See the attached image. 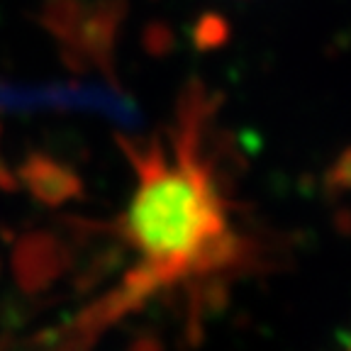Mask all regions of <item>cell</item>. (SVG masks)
<instances>
[{
	"mask_svg": "<svg viewBox=\"0 0 351 351\" xmlns=\"http://www.w3.org/2000/svg\"><path fill=\"white\" fill-rule=\"evenodd\" d=\"M125 234L154 274H193L230 252V219L213 178L193 161H139Z\"/></svg>",
	"mask_w": 351,
	"mask_h": 351,
	"instance_id": "1",
	"label": "cell"
}]
</instances>
